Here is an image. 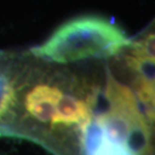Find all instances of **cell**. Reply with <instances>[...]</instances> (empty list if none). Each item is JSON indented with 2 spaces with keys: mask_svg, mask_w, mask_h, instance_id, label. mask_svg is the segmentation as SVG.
Returning a JSON list of instances; mask_svg holds the SVG:
<instances>
[{
  "mask_svg": "<svg viewBox=\"0 0 155 155\" xmlns=\"http://www.w3.org/2000/svg\"><path fill=\"white\" fill-rule=\"evenodd\" d=\"M125 55L127 56L128 60L133 65V67L136 69L140 77L146 83L155 87V61L148 58L135 57L127 53H125Z\"/></svg>",
  "mask_w": 155,
  "mask_h": 155,
  "instance_id": "5",
  "label": "cell"
},
{
  "mask_svg": "<svg viewBox=\"0 0 155 155\" xmlns=\"http://www.w3.org/2000/svg\"><path fill=\"white\" fill-rule=\"evenodd\" d=\"M14 88L7 76L0 73V117L7 113L14 102Z\"/></svg>",
  "mask_w": 155,
  "mask_h": 155,
  "instance_id": "6",
  "label": "cell"
},
{
  "mask_svg": "<svg viewBox=\"0 0 155 155\" xmlns=\"http://www.w3.org/2000/svg\"><path fill=\"white\" fill-rule=\"evenodd\" d=\"M131 40L120 27L103 17L81 16L69 20L31 54L54 63H70L90 58H111L123 52Z\"/></svg>",
  "mask_w": 155,
  "mask_h": 155,
  "instance_id": "1",
  "label": "cell"
},
{
  "mask_svg": "<svg viewBox=\"0 0 155 155\" xmlns=\"http://www.w3.org/2000/svg\"><path fill=\"white\" fill-rule=\"evenodd\" d=\"M124 51L135 57L148 58L155 61V32L144 35L138 40L131 41Z\"/></svg>",
  "mask_w": 155,
  "mask_h": 155,
  "instance_id": "4",
  "label": "cell"
},
{
  "mask_svg": "<svg viewBox=\"0 0 155 155\" xmlns=\"http://www.w3.org/2000/svg\"><path fill=\"white\" fill-rule=\"evenodd\" d=\"M63 93L55 85L39 84L32 88L26 97V110L37 121L53 125L57 104Z\"/></svg>",
  "mask_w": 155,
  "mask_h": 155,
  "instance_id": "2",
  "label": "cell"
},
{
  "mask_svg": "<svg viewBox=\"0 0 155 155\" xmlns=\"http://www.w3.org/2000/svg\"><path fill=\"white\" fill-rule=\"evenodd\" d=\"M81 146L83 155H134L129 148L106 136L96 118L82 125Z\"/></svg>",
  "mask_w": 155,
  "mask_h": 155,
  "instance_id": "3",
  "label": "cell"
}]
</instances>
